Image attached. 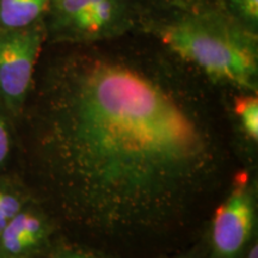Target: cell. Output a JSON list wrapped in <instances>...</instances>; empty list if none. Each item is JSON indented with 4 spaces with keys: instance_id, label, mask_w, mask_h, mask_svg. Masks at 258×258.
<instances>
[{
    "instance_id": "11",
    "label": "cell",
    "mask_w": 258,
    "mask_h": 258,
    "mask_svg": "<svg viewBox=\"0 0 258 258\" xmlns=\"http://www.w3.org/2000/svg\"><path fill=\"white\" fill-rule=\"evenodd\" d=\"M17 152L14 123L0 110V172H9V166Z\"/></svg>"
},
{
    "instance_id": "4",
    "label": "cell",
    "mask_w": 258,
    "mask_h": 258,
    "mask_svg": "<svg viewBox=\"0 0 258 258\" xmlns=\"http://www.w3.org/2000/svg\"><path fill=\"white\" fill-rule=\"evenodd\" d=\"M134 0H51L48 25L54 42L85 46L124 34L133 25Z\"/></svg>"
},
{
    "instance_id": "5",
    "label": "cell",
    "mask_w": 258,
    "mask_h": 258,
    "mask_svg": "<svg viewBox=\"0 0 258 258\" xmlns=\"http://www.w3.org/2000/svg\"><path fill=\"white\" fill-rule=\"evenodd\" d=\"M46 30L38 24L25 29H0V110L15 124L34 89V78Z\"/></svg>"
},
{
    "instance_id": "13",
    "label": "cell",
    "mask_w": 258,
    "mask_h": 258,
    "mask_svg": "<svg viewBox=\"0 0 258 258\" xmlns=\"http://www.w3.org/2000/svg\"><path fill=\"white\" fill-rule=\"evenodd\" d=\"M163 258H207V243H206L205 232L201 237H199V239L195 243L186 247L185 250Z\"/></svg>"
},
{
    "instance_id": "6",
    "label": "cell",
    "mask_w": 258,
    "mask_h": 258,
    "mask_svg": "<svg viewBox=\"0 0 258 258\" xmlns=\"http://www.w3.org/2000/svg\"><path fill=\"white\" fill-rule=\"evenodd\" d=\"M61 233L55 218L35 198L0 233V257L40 258Z\"/></svg>"
},
{
    "instance_id": "3",
    "label": "cell",
    "mask_w": 258,
    "mask_h": 258,
    "mask_svg": "<svg viewBox=\"0 0 258 258\" xmlns=\"http://www.w3.org/2000/svg\"><path fill=\"white\" fill-rule=\"evenodd\" d=\"M205 235L207 258H240L257 237V180L250 167L231 173Z\"/></svg>"
},
{
    "instance_id": "8",
    "label": "cell",
    "mask_w": 258,
    "mask_h": 258,
    "mask_svg": "<svg viewBox=\"0 0 258 258\" xmlns=\"http://www.w3.org/2000/svg\"><path fill=\"white\" fill-rule=\"evenodd\" d=\"M34 199V194L18 173L0 172V233Z\"/></svg>"
},
{
    "instance_id": "7",
    "label": "cell",
    "mask_w": 258,
    "mask_h": 258,
    "mask_svg": "<svg viewBox=\"0 0 258 258\" xmlns=\"http://www.w3.org/2000/svg\"><path fill=\"white\" fill-rule=\"evenodd\" d=\"M232 122L228 121L232 140L246 147V152L253 156L258 144V97L254 92H240L232 102ZM234 144V143H233Z\"/></svg>"
},
{
    "instance_id": "2",
    "label": "cell",
    "mask_w": 258,
    "mask_h": 258,
    "mask_svg": "<svg viewBox=\"0 0 258 258\" xmlns=\"http://www.w3.org/2000/svg\"><path fill=\"white\" fill-rule=\"evenodd\" d=\"M151 31L171 56L213 84L258 91V41L225 9L207 4L177 8Z\"/></svg>"
},
{
    "instance_id": "16",
    "label": "cell",
    "mask_w": 258,
    "mask_h": 258,
    "mask_svg": "<svg viewBox=\"0 0 258 258\" xmlns=\"http://www.w3.org/2000/svg\"><path fill=\"white\" fill-rule=\"evenodd\" d=\"M0 258H3V257H0Z\"/></svg>"
},
{
    "instance_id": "10",
    "label": "cell",
    "mask_w": 258,
    "mask_h": 258,
    "mask_svg": "<svg viewBox=\"0 0 258 258\" xmlns=\"http://www.w3.org/2000/svg\"><path fill=\"white\" fill-rule=\"evenodd\" d=\"M40 258H118L110 251L61 233Z\"/></svg>"
},
{
    "instance_id": "12",
    "label": "cell",
    "mask_w": 258,
    "mask_h": 258,
    "mask_svg": "<svg viewBox=\"0 0 258 258\" xmlns=\"http://www.w3.org/2000/svg\"><path fill=\"white\" fill-rule=\"evenodd\" d=\"M224 9L245 28L257 32L258 0H226Z\"/></svg>"
},
{
    "instance_id": "1",
    "label": "cell",
    "mask_w": 258,
    "mask_h": 258,
    "mask_svg": "<svg viewBox=\"0 0 258 258\" xmlns=\"http://www.w3.org/2000/svg\"><path fill=\"white\" fill-rule=\"evenodd\" d=\"M173 60L76 48L47 70L15 132L19 176L62 233L99 247L159 240L226 188L227 117Z\"/></svg>"
},
{
    "instance_id": "15",
    "label": "cell",
    "mask_w": 258,
    "mask_h": 258,
    "mask_svg": "<svg viewBox=\"0 0 258 258\" xmlns=\"http://www.w3.org/2000/svg\"><path fill=\"white\" fill-rule=\"evenodd\" d=\"M240 258H258V239L257 237L251 241L247 249L245 250L243 256Z\"/></svg>"
},
{
    "instance_id": "9",
    "label": "cell",
    "mask_w": 258,
    "mask_h": 258,
    "mask_svg": "<svg viewBox=\"0 0 258 258\" xmlns=\"http://www.w3.org/2000/svg\"><path fill=\"white\" fill-rule=\"evenodd\" d=\"M51 0H0V29L16 30L37 24Z\"/></svg>"
},
{
    "instance_id": "14",
    "label": "cell",
    "mask_w": 258,
    "mask_h": 258,
    "mask_svg": "<svg viewBox=\"0 0 258 258\" xmlns=\"http://www.w3.org/2000/svg\"><path fill=\"white\" fill-rule=\"evenodd\" d=\"M158 3H163V4L171 5L173 8H189V6L207 4L208 0H157Z\"/></svg>"
}]
</instances>
